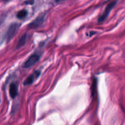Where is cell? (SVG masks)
<instances>
[{
	"label": "cell",
	"mask_w": 125,
	"mask_h": 125,
	"mask_svg": "<svg viewBox=\"0 0 125 125\" xmlns=\"http://www.w3.org/2000/svg\"><path fill=\"white\" fill-rule=\"evenodd\" d=\"M19 28V24L17 23H13L9 26L6 34V38L7 42H9L17 33Z\"/></svg>",
	"instance_id": "obj_1"
},
{
	"label": "cell",
	"mask_w": 125,
	"mask_h": 125,
	"mask_svg": "<svg viewBox=\"0 0 125 125\" xmlns=\"http://www.w3.org/2000/svg\"><path fill=\"white\" fill-rule=\"evenodd\" d=\"M116 1H114L111 2L110 3H109V4L107 5V6L105 8V10L104 11V12L102 13V14L99 17V20H98V21L99 23H102V22L104 21L107 18L108 15H109L110 13V11L112 10V9L115 7V6L116 5Z\"/></svg>",
	"instance_id": "obj_2"
},
{
	"label": "cell",
	"mask_w": 125,
	"mask_h": 125,
	"mask_svg": "<svg viewBox=\"0 0 125 125\" xmlns=\"http://www.w3.org/2000/svg\"><path fill=\"white\" fill-rule=\"evenodd\" d=\"M44 20H45V15L43 14L40 15L36 17V18L33 21L31 22L30 24L28 25V28L30 29H38L42 25L44 22Z\"/></svg>",
	"instance_id": "obj_3"
},
{
	"label": "cell",
	"mask_w": 125,
	"mask_h": 125,
	"mask_svg": "<svg viewBox=\"0 0 125 125\" xmlns=\"http://www.w3.org/2000/svg\"><path fill=\"white\" fill-rule=\"evenodd\" d=\"M39 57H40V56L38 53L33 54L31 56H29L28 59L25 62V63L23 65V67L26 68L32 67L39 61Z\"/></svg>",
	"instance_id": "obj_4"
},
{
	"label": "cell",
	"mask_w": 125,
	"mask_h": 125,
	"mask_svg": "<svg viewBox=\"0 0 125 125\" xmlns=\"http://www.w3.org/2000/svg\"><path fill=\"white\" fill-rule=\"evenodd\" d=\"M40 74V72L39 71H36L34 73H32L31 75H29L26 79H25L24 82V85H29L33 84L34 82V81L36 80L39 76Z\"/></svg>",
	"instance_id": "obj_5"
},
{
	"label": "cell",
	"mask_w": 125,
	"mask_h": 125,
	"mask_svg": "<svg viewBox=\"0 0 125 125\" xmlns=\"http://www.w3.org/2000/svg\"><path fill=\"white\" fill-rule=\"evenodd\" d=\"M9 94L12 98H15L18 95V89L15 84L12 83L9 87Z\"/></svg>",
	"instance_id": "obj_6"
},
{
	"label": "cell",
	"mask_w": 125,
	"mask_h": 125,
	"mask_svg": "<svg viewBox=\"0 0 125 125\" xmlns=\"http://www.w3.org/2000/svg\"><path fill=\"white\" fill-rule=\"evenodd\" d=\"M27 39H28V35L26 34H23L21 36V37L20 38L19 40H18L17 46H16L17 49H19L20 48H22V46H24L26 44V43Z\"/></svg>",
	"instance_id": "obj_7"
},
{
	"label": "cell",
	"mask_w": 125,
	"mask_h": 125,
	"mask_svg": "<svg viewBox=\"0 0 125 125\" xmlns=\"http://www.w3.org/2000/svg\"><path fill=\"white\" fill-rule=\"evenodd\" d=\"M28 15V12H27L26 10L23 9L20 10L19 12L17 13V17L19 19H23V18H25Z\"/></svg>",
	"instance_id": "obj_8"
},
{
	"label": "cell",
	"mask_w": 125,
	"mask_h": 125,
	"mask_svg": "<svg viewBox=\"0 0 125 125\" xmlns=\"http://www.w3.org/2000/svg\"><path fill=\"white\" fill-rule=\"evenodd\" d=\"M96 89H97V80L96 78H94L93 80V83H92V85H91V95L93 96H94L96 92Z\"/></svg>",
	"instance_id": "obj_9"
},
{
	"label": "cell",
	"mask_w": 125,
	"mask_h": 125,
	"mask_svg": "<svg viewBox=\"0 0 125 125\" xmlns=\"http://www.w3.org/2000/svg\"><path fill=\"white\" fill-rule=\"evenodd\" d=\"M5 18H6V16L4 15H0V26L2 24V23L4 21Z\"/></svg>",
	"instance_id": "obj_10"
},
{
	"label": "cell",
	"mask_w": 125,
	"mask_h": 125,
	"mask_svg": "<svg viewBox=\"0 0 125 125\" xmlns=\"http://www.w3.org/2000/svg\"><path fill=\"white\" fill-rule=\"evenodd\" d=\"M33 3H34L33 0H29V1H26L25 2V4H33Z\"/></svg>",
	"instance_id": "obj_11"
},
{
	"label": "cell",
	"mask_w": 125,
	"mask_h": 125,
	"mask_svg": "<svg viewBox=\"0 0 125 125\" xmlns=\"http://www.w3.org/2000/svg\"><path fill=\"white\" fill-rule=\"evenodd\" d=\"M56 1V2H61V1H65V0H55Z\"/></svg>",
	"instance_id": "obj_12"
},
{
	"label": "cell",
	"mask_w": 125,
	"mask_h": 125,
	"mask_svg": "<svg viewBox=\"0 0 125 125\" xmlns=\"http://www.w3.org/2000/svg\"><path fill=\"white\" fill-rule=\"evenodd\" d=\"M4 1H8L9 0H4Z\"/></svg>",
	"instance_id": "obj_13"
}]
</instances>
